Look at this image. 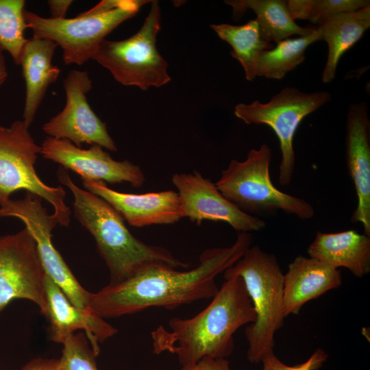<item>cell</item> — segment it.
Here are the masks:
<instances>
[{
	"mask_svg": "<svg viewBox=\"0 0 370 370\" xmlns=\"http://www.w3.org/2000/svg\"><path fill=\"white\" fill-rule=\"evenodd\" d=\"M252 234L240 232L230 247L204 250L191 269L153 267L119 283L108 284L90 295L89 308L103 319L116 318L152 307L175 309L212 298L216 277L234 264L251 245Z\"/></svg>",
	"mask_w": 370,
	"mask_h": 370,
	"instance_id": "cell-1",
	"label": "cell"
},
{
	"mask_svg": "<svg viewBox=\"0 0 370 370\" xmlns=\"http://www.w3.org/2000/svg\"><path fill=\"white\" fill-rule=\"evenodd\" d=\"M256 319L243 280L230 278L197 314L188 319L171 318L169 329L160 325L152 331V352L175 354L182 367L204 357L226 358L234 348V334Z\"/></svg>",
	"mask_w": 370,
	"mask_h": 370,
	"instance_id": "cell-2",
	"label": "cell"
},
{
	"mask_svg": "<svg viewBox=\"0 0 370 370\" xmlns=\"http://www.w3.org/2000/svg\"><path fill=\"white\" fill-rule=\"evenodd\" d=\"M57 176L73 195L74 214L93 236L109 270L110 284L123 282L153 267L189 268V263L177 259L167 249L146 244L135 238L121 215L108 203L77 186L64 169H60Z\"/></svg>",
	"mask_w": 370,
	"mask_h": 370,
	"instance_id": "cell-3",
	"label": "cell"
},
{
	"mask_svg": "<svg viewBox=\"0 0 370 370\" xmlns=\"http://www.w3.org/2000/svg\"><path fill=\"white\" fill-rule=\"evenodd\" d=\"M225 279L243 280L256 319L245 330L249 343L247 358L259 363L273 352L274 336L286 317L283 310L284 273L275 255L259 246H250L242 257L224 272Z\"/></svg>",
	"mask_w": 370,
	"mask_h": 370,
	"instance_id": "cell-4",
	"label": "cell"
},
{
	"mask_svg": "<svg viewBox=\"0 0 370 370\" xmlns=\"http://www.w3.org/2000/svg\"><path fill=\"white\" fill-rule=\"evenodd\" d=\"M151 1L103 0L73 18H45L25 10L24 18L33 37L51 40L61 47L66 64L82 65L93 58L108 34Z\"/></svg>",
	"mask_w": 370,
	"mask_h": 370,
	"instance_id": "cell-5",
	"label": "cell"
},
{
	"mask_svg": "<svg viewBox=\"0 0 370 370\" xmlns=\"http://www.w3.org/2000/svg\"><path fill=\"white\" fill-rule=\"evenodd\" d=\"M271 149L267 144L251 149L243 161L232 160L215 183L219 190L243 211L271 212L277 210L310 219L313 206L306 200L281 191L270 175Z\"/></svg>",
	"mask_w": 370,
	"mask_h": 370,
	"instance_id": "cell-6",
	"label": "cell"
},
{
	"mask_svg": "<svg viewBox=\"0 0 370 370\" xmlns=\"http://www.w3.org/2000/svg\"><path fill=\"white\" fill-rule=\"evenodd\" d=\"M160 29V5L157 1H151L149 14L136 34L123 40H103L92 59L124 86H135L143 90L164 86L171 77L168 63L156 48Z\"/></svg>",
	"mask_w": 370,
	"mask_h": 370,
	"instance_id": "cell-7",
	"label": "cell"
},
{
	"mask_svg": "<svg viewBox=\"0 0 370 370\" xmlns=\"http://www.w3.org/2000/svg\"><path fill=\"white\" fill-rule=\"evenodd\" d=\"M40 151L23 121L0 126V206L10 199L12 193L25 190L48 201L58 224L68 226L71 210L64 202L65 190L61 186L45 184L35 170Z\"/></svg>",
	"mask_w": 370,
	"mask_h": 370,
	"instance_id": "cell-8",
	"label": "cell"
},
{
	"mask_svg": "<svg viewBox=\"0 0 370 370\" xmlns=\"http://www.w3.org/2000/svg\"><path fill=\"white\" fill-rule=\"evenodd\" d=\"M330 100L328 91L307 93L287 86L267 103L256 100L250 104L240 103L235 106L237 118L247 124L267 125L278 138L281 151L278 181L282 186L288 185L294 174L293 138L298 126L306 116Z\"/></svg>",
	"mask_w": 370,
	"mask_h": 370,
	"instance_id": "cell-9",
	"label": "cell"
},
{
	"mask_svg": "<svg viewBox=\"0 0 370 370\" xmlns=\"http://www.w3.org/2000/svg\"><path fill=\"white\" fill-rule=\"evenodd\" d=\"M42 199L26 192L22 199H10L0 206V217L20 219L34 238L45 274L56 283L70 302L90 308L91 293L77 280L51 241V232L58 224L56 217L43 207Z\"/></svg>",
	"mask_w": 370,
	"mask_h": 370,
	"instance_id": "cell-10",
	"label": "cell"
},
{
	"mask_svg": "<svg viewBox=\"0 0 370 370\" xmlns=\"http://www.w3.org/2000/svg\"><path fill=\"white\" fill-rule=\"evenodd\" d=\"M45 277L36 241L27 227L0 236V313L14 299H25L44 314Z\"/></svg>",
	"mask_w": 370,
	"mask_h": 370,
	"instance_id": "cell-11",
	"label": "cell"
},
{
	"mask_svg": "<svg viewBox=\"0 0 370 370\" xmlns=\"http://www.w3.org/2000/svg\"><path fill=\"white\" fill-rule=\"evenodd\" d=\"M63 86L66 99L65 106L43 125L42 130L49 136L69 140L80 148L83 143H86L116 151V145L105 123L88 103L86 94L92 88L88 73L71 71L63 81Z\"/></svg>",
	"mask_w": 370,
	"mask_h": 370,
	"instance_id": "cell-12",
	"label": "cell"
},
{
	"mask_svg": "<svg viewBox=\"0 0 370 370\" xmlns=\"http://www.w3.org/2000/svg\"><path fill=\"white\" fill-rule=\"evenodd\" d=\"M172 182L177 189L182 217L200 225L203 221H223L240 232L259 231L265 221L247 213L225 197L215 183L195 170L174 173Z\"/></svg>",
	"mask_w": 370,
	"mask_h": 370,
	"instance_id": "cell-13",
	"label": "cell"
},
{
	"mask_svg": "<svg viewBox=\"0 0 370 370\" xmlns=\"http://www.w3.org/2000/svg\"><path fill=\"white\" fill-rule=\"evenodd\" d=\"M40 154L79 175L82 180H99L112 184L127 182L134 187L143 186L145 175L139 166L129 160L116 161L103 147L93 145L82 149L69 140L47 136Z\"/></svg>",
	"mask_w": 370,
	"mask_h": 370,
	"instance_id": "cell-14",
	"label": "cell"
},
{
	"mask_svg": "<svg viewBox=\"0 0 370 370\" xmlns=\"http://www.w3.org/2000/svg\"><path fill=\"white\" fill-rule=\"evenodd\" d=\"M86 190L108 203L130 225L173 224L182 217L177 192L167 190L143 194L121 193L99 180H82Z\"/></svg>",
	"mask_w": 370,
	"mask_h": 370,
	"instance_id": "cell-15",
	"label": "cell"
},
{
	"mask_svg": "<svg viewBox=\"0 0 370 370\" xmlns=\"http://www.w3.org/2000/svg\"><path fill=\"white\" fill-rule=\"evenodd\" d=\"M370 122L365 101L349 106L346 119L345 159L357 204L351 217L370 236Z\"/></svg>",
	"mask_w": 370,
	"mask_h": 370,
	"instance_id": "cell-16",
	"label": "cell"
},
{
	"mask_svg": "<svg viewBox=\"0 0 370 370\" xmlns=\"http://www.w3.org/2000/svg\"><path fill=\"white\" fill-rule=\"evenodd\" d=\"M44 284L46 299L44 315L49 322L51 340L63 344L76 330H83L92 349L99 354V343H103L116 334L117 330L90 308L73 305L46 274Z\"/></svg>",
	"mask_w": 370,
	"mask_h": 370,
	"instance_id": "cell-17",
	"label": "cell"
},
{
	"mask_svg": "<svg viewBox=\"0 0 370 370\" xmlns=\"http://www.w3.org/2000/svg\"><path fill=\"white\" fill-rule=\"evenodd\" d=\"M341 271L317 259L299 256L288 264L283 280L285 317L299 313L304 304L339 287Z\"/></svg>",
	"mask_w": 370,
	"mask_h": 370,
	"instance_id": "cell-18",
	"label": "cell"
},
{
	"mask_svg": "<svg viewBox=\"0 0 370 370\" xmlns=\"http://www.w3.org/2000/svg\"><path fill=\"white\" fill-rule=\"evenodd\" d=\"M58 45L47 39H27L21 56L20 64L25 82V99L23 121L29 128L41 104L49 86L55 82L60 69L52 64Z\"/></svg>",
	"mask_w": 370,
	"mask_h": 370,
	"instance_id": "cell-19",
	"label": "cell"
},
{
	"mask_svg": "<svg viewBox=\"0 0 370 370\" xmlns=\"http://www.w3.org/2000/svg\"><path fill=\"white\" fill-rule=\"evenodd\" d=\"M309 257L334 269L344 267L362 278L370 271V236L354 230L318 232L308 248Z\"/></svg>",
	"mask_w": 370,
	"mask_h": 370,
	"instance_id": "cell-20",
	"label": "cell"
},
{
	"mask_svg": "<svg viewBox=\"0 0 370 370\" xmlns=\"http://www.w3.org/2000/svg\"><path fill=\"white\" fill-rule=\"evenodd\" d=\"M321 40L328 45V57L322 82L330 83L336 77L338 62L370 27V5L362 9L333 15L318 25Z\"/></svg>",
	"mask_w": 370,
	"mask_h": 370,
	"instance_id": "cell-21",
	"label": "cell"
},
{
	"mask_svg": "<svg viewBox=\"0 0 370 370\" xmlns=\"http://www.w3.org/2000/svg\"><path fill=\"white\" fill-rule=\"evenodd\" d=\"M225 3L232 7L235 18H240L248 10L254 11L262 36L269 43H278L293 35L308 36L317 28L301 27L296 23L284 0H229L225 1Z\"/></svg>",
	"mask_w": 370,
	"mask_h": 370,
	"instance_id": "cell-22",
	"label": "cell"
},
{
	"mask_svg": "<svg viewBox=\"0 0 370 370\" xmlns=\"http://www.w3.org/2000/svg\"><path fill=\"white\" fill-rule=\"evenodd\" d=\"M210 27L232 47L230 55L242 65L246 79L254 81L260 53L273 47L271 43L263 39L257 21L250 20L241 25L212 24Z\"/></svg>",
	"mask_w": 370,
	"mask_h": 370,
	"instance_id": "cell-23",
	"label": "cell"
},
{
	"mask_svg": "<svg viewBox=\"0 0 370 370\" xmlns=\"http://www.w3.org/2000/svg\"><path fill=\"white\" fill-rule=\"evenodd\" d=\"M321 40L319 26L312 34L295 38H286L271 49L262 51L257 61L256 77L282 79L305 60V52L312 43Z\"/></svg>",
	"mask_w": 370,
	"mask_h": 370,
	"instance_id": "cell-24",
	"label": "cell"
},
{
	"mask_svg": "<svg viewBox=\"0 0 370 370\" xmlns=\"http://www.w3.org/2000/svg\"><path fill=\"white\" fill-rule=\"evenodd\" d=\"M25 4L23 0H0V45L18 65L27 41L24 36L27 28L24 18Z\"/></svg>",
	"mask_w": 370,
	"mask_h": 370,
	"instance_id": "cell-25",
	"label": "cell"
},
{
	"mask_svg": "<svg viewBox=\"0 0 370 370\" xmlns=\"http://www.w3.org/2000/svg\"><path fill=\"white\" fill-rule=\"evenodd\" d=\"M286 2L294 20H307L318 25L333 15L370 5L369 0H288Z\"/></svg>",
	"mask_w": 370,
	"mask_h": 370,
	"instance_id": "cell-26",
	"label": "cell"
},
{
	"mask_svg": "<svg viewBox=\"0 0 370 370\" xmlns=\"http://www.w3.org/2000/svg\"><path fill=\"white\" fill-rule=\"evenodd\" d=\"M84 332L70 336L62 344L59 360L60 370H99L96 358L98 356L90 345Z\"/></svg>",
	"mask_w": 370,
	"mask_h": 370,
	"instance_id": "cell-27",
	"label": "cell"
},
{
	"mask_svg": "<svg viewBox=\"0 0 370 370\" xmlns=\"http://www.w3.org/2000/svg\"><path fill=\"white\" fill-rule=\"evenodd\" d=\"M328 358L322 349H317L305 362L290 366L284 363L274 354L267 355L262 360V370H318Z\"/></svg>",
	"mask_w": 370,
	"mask_h": 370,
	"instance_id": "cell-28",
	"label": "cell"
},
{
	"mask_svg": "<svg viewBox=\"0 0 370 370\" xmlns=\"http://www.w3.org/2000/svg\"><path fill=\"white\" fill-rule=\"evenodd\" d=\"M182 370H233L226 358L204 357L193 365L182 367Z\"/></svg>",
	"mask_w": 370,
	"mask_h": 370,
	"instance_id": "cell-29",
	"label": "cell"
},
{
	"mask_svg": "<svg viewBox=\"0 0 370 370\" xmlns=\"http://www.w3.org/2000/svg\"><path fill=\"white\" fill-rule=\"evenodd\" d=\"M21 370H60L59 360L36 358L27 362Z\"/></svg>",
	"mask_w": 370,
	"mask_h": 370,
	"instance_id": "cell-30",
	"label": "cell"
},
{
	"mask_svg": "<svg viewBox=\"0 0 370 370\" xmlns=\"http://www.w3.org/2000/svg\"><path fill=\"white\" fill-rule=\"evenodd\" d=\"M73 1L71 0H49L47 3L49 7L52 18L62 19L65 18L69 8Z\"/></svg>",
	"mask_w": 370,
	"mask_h": 370,
	"instance_id": "cell-31",
	"label": "cell"
},
{
	"mask_svg": "<svg viewBox=\"0 0 370 370\" xmlns=\"http://www.w3.org/2000/svg\"><path fill=\"white\" fill-rule=\"evenodd\" d=\"M8 75L5 56L4 50L0 45V88L5 83Z\"/></svg>",
	"mask_w": 370,
	"mask_h": 370,
	"instance_id": "cell-32",
	"label": "cell"
},
{
	"mask_svg": "<svg viewBox=\"0 0 370 370\" xmlns=\"http://www.w3.org/2000/svg\"><path fill=\"white\" fill-rule=\"evenodd\" d=\"M153 370H158V369H153Z\"/></svg>",
	"mask_w": 370,
	"mask_h": 370,
	"instance_id": "cell-33",
	"label": "cell"
},
{
	"mask_svg": "<svg viewBox=\"0 0 370 370\" xmlns=\"http://www.w3.org/2000/svg\"><path fill=\"white\" fill-rule=\"evenodd\" d=\"M162 370H166V369H162Z\"/></svg>",
	"mask_w": 370,
	"mask_h": 370,
	"instance_id": "cell-34",
	"label": "cell"
},
{
	"mask_svg": "<svg viewBox=\"0 0 370 370\" xmlns=\"http://www.w3.org/2000/svg\"><path fill=\"white\" fill-rule=\"evenodd\" d=\"M1 370V369H0Z\"/></svg>",
	"mask_w": 370,
	"mask_h": 370,
	"instance_id": "cell-35",
	"label": "cell"
}]
</instances>
